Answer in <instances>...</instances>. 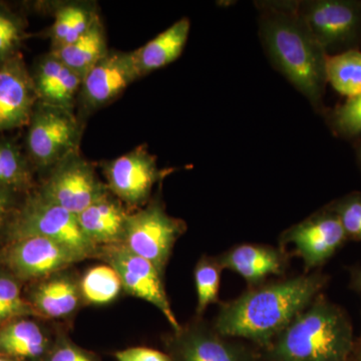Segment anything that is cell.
Listing matches in <instances>:
<instances>
[{
    "label": "cell",
    "mask_w": 361,
    "mask_h": 361,
    "mask_svg": "<svg viewBox=\"0 0 361 361\" xmlns=\"http://www.w3.org/2000/svg\"><path fill=\"white\" fill-rule=\"evenodd\" d=\"M49 52L84 78L110 52L101 18L99 16L89 30L73 44Z\"/></svg>",
    "instance_id": "22"
},
{
    "label": "cell",
    "mask_w": 361,
    "mask_h": 361,
    "mask_svg": "<svg viewBox=\"0 0 361 361\" xmlns=\"http://www.w3.org/2000/svg\"><path fill=\"white\" fill-rule=\"evenodd\" d=\"M299 13L325 52L355 39L361 25V6L344 0L298 1Z\"/></svg>",
    "instance_id": "14"
},
{
    "label": "cell",
    "mask_w": 361,
    "mask_h": 361,
    "mask_svg": "<svg viewBox=\"0 0 361 361\" xmlns=\"http://www.w3.org/2000/svg\"><path fill=\"white\" fill-rule=\"evenodd\" d=\"M130 211L111 192L77 215L82 232L97 246L122 244Z\"/></svg>",
    "instance_id": "20"
},
{
    "label": "cell",
    "mask_w": 361,
    "mask_h": 361,
    "mask_svg": "<svg viewBox=\"0 0 361 361\" xmlns=\"http://www.w3.org/2000/svg\"><path fill=\"white\" fill-rule=\"evenodd\" d=\"M42 361H102L87 349L78 345L63 329L56 330V338Z\"/></svg>",
    "instance_id": "32"
},
{
    "label": "cell",
    "mask_w": 361,
    "mask_h": 361,
    "mask_svg": "<svg viewBox=\"0 0 361 361\" xmlns=\"http://www.w3.org/2000/svg\"><path fill=\"white\" fill-rule=\"evenodd\" d=\"M25 297L40 319L54 322L73 319L85 306L80 275L73 267L30 282Z\"/></svg>",
    "instance_id": "15"
},
{
    "label": "cell",
    "mask_w": 361,
    "mask_h": 361,
    "mask_svg": "<svg viewBox=\"0 0 361 361\" xmlns=\"http://www.w3.org/2000/svg\"><path fill=\"white\" fill-rule=\"evenodd\" d=\"M26 236L58 242L85 260L99 255V247L85 236L77 215L40 196L35 190L26 195L6 232L7 242Z\"/></svg>",
    "instance_id": "4"
},
{
    "label": "cell",
    "mask_w": 361,
    "mask_h": 361,
    "mask_svg": "<svg viewBox=\"0 0 361 361\" xmlns=\"http://www.w3.org/2000/svg\"><path fill=\"white\" fill-rule=\"evenodd\" d=\"M35 191L75 215L110 192L106 183L99 179L94 165L80 151L71 154L52 167Z\"/></svg>",
    "instance_id": "7"
},
{
    "label": "cell",
    "mask_w": 361,
    "mask_h": 361,
    "mask_svg": "<svg viewBox=\"0 0 361 361\" xmlns=\"http://www.w3.org/2000/svg\"><path fill=\"white\" fill-rule=\"evenodd\" d=\"M360 167H361V148L360 151Z\"/></svg>",
    "instance_id": "39"
},
{
    "label": "cell",
    "mask_w": 361,
    "mask_h": 361,
    "mask_svg": "<svg viewBox=\"0 0 361 361\" xmlns=\"http://www.w3.org/2000/svg\"><path fill=\"white\" fill-rule=\"evenodd\" d=\"M35 168L16 140L0 137V187L30 194L35 186Z\"/></svg>",
    "instance_id": "24"
},
{
    "label": "cell",
    "mask_w": 361,
    "mask_h": 361,
    "mask_svg": "<svg viewBox=\"0 0 361 361\" xmlns=\"http://www.w3.org/2000/svg\"><path fill=\"white\" fill-rule=\"evenodd\" d=\"M330 277L320 271L248 287L220 304L213 329L224 337L245 339L263 350L322 293Z\"/></svg>",
    "instance_id": "1"
},
{
    "label": "cell",
    "mask_w": 361,
    "mask_h": 361,
    "mask_svg": "<svg viewBox=\"0 0 361 361\" xmlns=\"http://www.w3.org/2000/svg\"><path fill=\"white\" fill-rule=\"evenodd\" d=\"M186 231V222L169 215L158 196L130 212L122 244L165 275L176 243Z\"/></svg>",
    "instance_id": "6"
},
{
    "label": "cell",
    "mask_w": 361,
    "mask_h": 361,
    "mask_svg": "<svg viewBox=\"0 0 361 361\" xmlns=\"http://www.w3.org/2000/svg\"><path fill=\"white\" fill-rule=\"evenodd\" d=\"M256 361H267V360H265V358L263 357L262 355H261V351H260V356H259L258 360Z\"/></svg>",
    "instance_id": "38"
},
{
    "label": "cell",
    "mask_w": 361,
    "mask_h": 361,
    "mask_svg": "<svg viewBox=\"0 0 361 361\" xmlns=\"http://www.w3.org/2000/svg\"><path fill=\"white\" fill-rule=\"evenodd\" d=\"M30 75L39 102L75 111L82 82L80 75L51 52L35 61Z\"/></svg>",
    "instance_id": "18"
},
{
    "label": "cell",
    "mask_w": 361,
    "mask_h": 361,
    "mask_svg": "<svg viewBox=\"0 0 361 361\" xmlns=\"http://www.w3.org/2000/svg\"><path fill=\"white\" fill-rule=\"evenodd\" d=\"M99 260L110 265L118 273L123 285V293L142 299L165 316L172 330L180 329L171 306L164 277L149 261L133 253L123 244L99 247Z\"/></svg>",
    "instance_id": "9"
},
{
    "label": "cell",
    "mask_w": 361,
    "mask_h": 361,
    "mask_svg": "<svg viewBox=\"0 0 361 361\" xmlns=\"http://www.w3.org/2000/svg\"><path fill=\"white\" fill-rule=\"evenodd\" d=\"M37 102L21 52L0 65V134L26 127Z\"/></svg>",
    "instance_id": "16"
},
{
    "label": "cell",
    "mask_w": 361,
    "mask_h": 361,
    "mask_svg": "<svg viewBox=\"0 0 361 361\" xmlns=\"http://www.w3.org/2000/svg\"><path fill=\"white\" fill-rule=\"evenodd\" d=\"M350 273V282H349V287L353 291L361 293V267L360 266H355L349 269Z\"/></svg>",
    "instance_id": "35"
},
{
    "label": "cell",
    "mask_w": 361,
    "mask_h": 361,
    "mask_svg": "<svg viewBox=\"0 0 361 361\" xmlns=\"http://www.w3.org/2000/svg\"><path fill=\"white\" fill-rule=\"evenodd\" d=\"M291 254L281 247L240 244L219 255L224 269L237 273L249 287L265 283L270 276H283Z\"/></svg>",
    "instance_id": "17"
},
{
    "label": "cell",
    "mask_w": 361,
    "mask_h": 361,
    "mask_svg": "<svg viewBox=\"0 0 361 361\" xmlns=\"http://www.w3.org/2000/svg\"><path fill=\"white\" fill-rule=\"evenodd\" d=\"M80 290L85 305H106L123 293L118 273L108 264L94 266L85 271L80 276Z\"/></svg>",
    "instance_id": "26"
},
{
    "label": "cell",
    "mask_w": 361,
    "mask_h": 361,
    "mask_svg": "<svg viewBox=\"0 0 361 361\" xmlns=\"http://www.w3.org/2000/svg\"><path fill=\"white\" fill-rule=\"evenodd\" d=\"M334 130L343 137L361 135V94L348 99L331 116Z\"/></svg>",
    "instance_id": "31"
},
{
    "label": "cell",
    "mask_w": 361,
    "mask_h": 361,
    "mask_svg": "<svg viewBox=\"0 0 361 361\" xmlns=\"http://www.w3.org/2000/svg\"><path fill=\"white\" fill-rule=\"evenodd\" d=\"M26 128L25 152L35 171L47 174L80 151L84 123L75 111L37 102Z\"/></svg>",
    "instance_id": "5"
},
{
    "label": "cell",
    "mask_w": 361,
    "mask_h": 361,
    "mask_svg": "<svg viewBox=\"0 0 361 361\" xmlns=\"http://www.w3.org/2000/svg\"><path fill=\"white\" fill-rule=\"evenodd\" d=\"M20 283L8 271H0V327L16 318H39L23 295Z\"/></svg>",
    "instance_id": "28"
},
{
    "label": "cell",
    "mask_w": 361,
    "mask_h": 361,
    "mask_svg": "<svg viewBox=\"0 0 361 361\" xmlns=\"http://www.w3.org/2000/svg\"><path fill=\"white\" fill-rule=\"evenodd\" d=\"M355 341L348 312L320 293L260 351L267 361H348Z\"/></svg>",
    "instance_id": "3"
},
{
    "label": "cell",
    "mask_w": 361,
    "mask_h": 361,
    "mask_svg": "<svg viewBox=\"0 0 361 361\" xmlns=\"http://www.w3.org/2000/svg\"><path fill=\"white\" fill-rule=\"evenodd\" d=\"M51 13L54 20L47 32L51 51L80 39L99 16L94 4L80 1L56 4Z\"/></svg>",
    "instance_id": "23"
},
{
    "label": "cell",
    "mask_w": 361,
    "mask_h": 361,
    "mask_svg": "<svg viewBox=\"0 0 361 361\" xmlns=\"http://www.w3.org/2000/svg\"><path fill=\"white\" fill-rule=\"evenodd\" d=\"M348 241L339 218L327 205L285 230L279 247H293L292 255L302 259L308 273L322 267Z\"/></svg>",
    "instance_id": "11"
},
{
    "label": "cell",
    "mask_w": 361,
    "mask_h": 361,
    "mask_svg": "<svg viewBox=\"0 0 361 361\" xmlns=\"http://www.w3.org/2000/svg\"><path fill=\"white\" fill-rule=\"evenodd\" d=\"M25 16L0 2V65L20 54L27 39Z\"/></svg>",
    "instance_id": "29"
},
{
    "label": "cell",
    "mask_w": 361,
    "mask_h": 361,
    "mask_svg": "<svg viewBox=\"0 0 361 361\" xmlns=\"http://www.w3.org/2000/svg\"><path fill=\"white\" fill-rule=\"evenodd\" d=\"M165 353L173 361H256L260 350L218 334L202 318H195L163 337Z\"/></svg>",
    "instance_id": "8"
},
{
    "label": "cell",
    "mask_w": 361,
    "mask_h": 361,
    "mask_svg": "<svg viewBox=\"0 0 361 361\" xmlns=\"http://www.w3.org/2000/svg\"><path fill=\"white\" fill-rule=\"evenodd\" d=\"M82 261L75 252L39 236L11 240L0 251V264L20 282L37 281Z\"/></svg>",
    "instance_id": "12"
},
{
    "label": "cell",
    "mask_w": 361,
    "mask_h": 361,
    "mask_svg": "<svg viewBox=\"0 0 361 361\" xmlns=\"http://www.w3.org/2000/svg\"><path fill=\"white\" fill-rule=\"evenodd\" d=\"M348 361H361V334L357 338H355L353 353H351Z\"/></svg>",
    "instance_id": "36"
},
{
    "label": "cell",
    "mask_w": 361,
    "mask_h": 361,
    "mask_svg": "<svg viewBox=\"0 0 361 361\" xmlns=\"http://www.w3.org/2000/svg\"><path fill=\"white\" fill-rule=\"evenodd\" d=\"M0 361H20L14 360V358L8 357V356L0 355Z\"/></svg>",
    "instance_id": "37"
},
{
    "label": "cell",
    "mask_w": 361,
    "mask_h": 361,
    "mask_svg": "<svg viewBox=\"0 0 361 361\" xmlns=\"http://www.w3.org/2000/svg\"><path fill=\"white\" fill-rule=\"evenodd\" d=\"M191 23L183 18L164 30L155 39L134 51L140 78L161 70L180 58L189 39Z\"/></svg>",
    "instance_id": "21"
},
{
    "label": "cell",
    "mask_w": 361,
    "mask_h": 361,
    "mask_svg": "<svg viewBox=\"0 0 361 361\" xmlns=\"http://www.w3.org/2000/svg\"><path fill=\"white\" fill-rule=\"evenodd\" d=\"M109 191L132 211L141 209L152 200L154 187L168 171L159 168L156 156L146 146L106 161L102 165Z\"/></svg>",
    "instance_id": "10"
},
{
    "label": "cell",
    "mask_w": 361,
    "mask_h": 361,
    "mask_svg": "<svg viewBox=\"0 0 361 361\" xmlns=\"http://www.w3.org/2000/svg\"><path fill=\"white\" fill-rule=\"evenodd\" d=\"M258 9L259 37L271 63L314 110H322L327 54L301 18L298 2H259Z\"/></svg>",
    "instance_id": "2"
},
{
    "label": "cell",
    "mask_w": 361,
    "mask_h": 361,
    "mask_svg": "<svg viewBox=\"0 0 361 361\" xmlns=\"http://www.w3.org/2000/svg\"><path fill=\"white\" fill-rule=\"evenodd\" d=\"M224 270L219 256L203 255L194 268L197 292V318H202L211 304L219 303L221 274Z\"/></svg>",
    "instance_id": "27"
},
{
    "label": "cell",
    "mask_w": 361,
    "mask_h": 361,
    "mask_svg": "<svg viewBox=\"0 0 361 361\" xmlns=\"http://www.w3.org/2000/svg\"><path fill=\"white\" fill-rule=\"evenodd\" d=\"M325 73L327 84L341 96L350 99L361 94V51L358 49L326 54Z\"/></svg>",
    "instance_id": "25"
},
{
    "label": "cell",
    "mask_w": 361,
    "mask_h": 361,
    "mask_svg": "<svg viewBox=\"0 0 361 361\" xmlns=\"http://www.w3.org/2000/svg\"><path fill=\"white\" fill-rule=\"evenodd\" d=\"M116 361H173L165 351L147 348V346H134L114 353Z\"/></svg>",
    "instance_id": "33"
},
{
    "label": "cell",
    "mask_w": 361,
    "mask_h": 361,
    "mask_svg": "<svg viewBox=\"0 0 361 361\" xmlns=\"http://www.w3.org/2000/svg\"><path fill=\"white\" fill-rule=\"evenodd\" d=\"M137 78L134 51H110L82 78L77 104L80 120L113 103Z\"/></svg>",
    "instance_id": "13"
},
{
    "label": "cell",
    "mask_w": 361,
    "mask_h": 361,
    "mask_svg": "<svg viewBox=\"0 0 361 361\" xmlns=\"http://www.w3.org/2000/svg\"><path fill=\"white\" fill-rule=\"evenodd\" d=\"M40 318L20 317L0 327V355L20 361H42L56 338Z\"/></svg>",
    "instance_id": "19"
},
{
    "label": "cell",
    "mask_w": 361,
    "mask_h": 361,
    "mask_svg": "<svg viewBox=\"0 0 361 361\" xmlns=\"http://www.w3.org/2000/svg\"><path fill=\"white\" fill-rule=\"evenodd\" d=\"M329 206L339 218L348 239L361 242L360 192H353L339 200L332 202Z\"/></svg>",
    "instance_id": "30"
},
{
    "label": "cell",
    "mask_w": 361,
    "mask_h": 361,
    "mask_svg": "<svg viewBox=\"0 0 361 361\" xmlns=\"http://www.w3.org/2000/svg\"><path fill=\"white\" fill-rule=\"evenodd\" d=\"M20 194L0 187V235L7 232L9 225L13 222L20 204L18 196Z\"/></svg>",
    "instance_id": "34"
}]
</instances>
